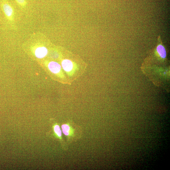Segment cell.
<instances>
[{
	"label": "cell",
	"instance_id": "cell-1",
	"mask_svg": "<svg viewBox=\"0 0 170 170\" xmlns=\"http://www.w3.org/2000/svg\"><path fill=\"white\" fill-rule=\"evenodd\" d=\"M61 128L68 145L78 141L82 136L83 130L81 127L73 120L67 121L62 125Z\"/></svg>",
	"mask_w": 170,
	"mask_h": 170
},
{
	"label": "cell",
	"instance_id": "cell-6",
	"mask_svg": "<svg viewBox=\"0 0 170 170\" xmlns=\"http://www.w3.org/2000/svg\"><path fill=\"white\" fill-rule=\"evenodd\" d=\"M157 51L160 57L164 59L166 56V51L164 47L162 45H158L157 48Z\"/></svg>",
	"mask_w": 170,
	"mask_h": 170
},
{
	"label": "cell",
	"instance_id": "cell-3",
	"mask_svg": "<svg viewBox=\"0 0 170 170\" xmlns=\"http://www.w3.org/2000/svg\"><path fill=\"white\" fill-rule=\"evenodd\" d=\"M48 67L50 71L54 74L59 73L61 69V65L58 63L54 62H50Z\"/></svg>",
	"mask_w": 170,
	"mask_h": 170
},
{
	"label": "cell",
	"instance_id": "cell-5",
	"mask_svg": "<svg viewBox=\"0 0 170 170\" xmlns=\"http://www.w3.org/2000/svg\"><path fill=\"white\" fill-rule=\"evenodd\" d=\"M63 69L67 72H71L73 68V64L72 62L68 59L64 60L62 63Z\"/></svg>",
	"mask_w": 170,
	"mask_h": 170
},
{
	"label": "cell",
	"instance_id": "cell-4",
	"mask_svg": "<svg viewBox=\"0 0 170 170\" xmlns=\"http://www.w3.org/2000/svg\"><path fill=\"white\" fill-rule=\"evenodd\" d=\"M48 50L45 47H42L37 48L35 51V55L39 59L45 57L47 54Z\"/></svg>",
	"mask_w": 170,
	"mask_h": 170
},
{
	"label": "cell",
	"instance_id": "cell-2",
	"mask_svg": "<svg viewBox=\"0 0 170 170\" xmlns=\"http://www.w3.org/2000/svg\"><path fill=\"white\" fill-rule=\"evenodd\" d=\"M1 7L7 19L12 21L14 18V10L12 6L6 0H3L1 3Z\"/></svg>",
	"mask_w": 170,
	"mask_h": 170
},
{
	"label": "cell",
	"instance_id": "cell-7",
	"mask_svg": "<svg viewBox=\"0 0 170 170\" xmlns=\"http://www.w3.org/2000/svg\"><path fill=\"white\" fill-rule=\"evenodd\" d=\"M21 6L25 7L27 4L26 0H15Z\"/></svg>",
	"mask_w": 170,
	"mask_h": 170
}]
</instances>
